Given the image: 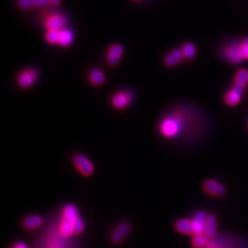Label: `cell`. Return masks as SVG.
Here are the masks:
<instances>
[{"instance_id":"cell-11","label":"cell","mask_w":248,"mask_h":248,"mask_svg":"<svg viewBox=\"0 0 248 248\" xmlns=\"http://www.w3.org/2000/svg\"><path fill=\"white\" fill-rule=\"evenodd\" d=\"M207 218H208V215L202 211H199L196 213L193 219L191 220L193 235L205 233V226H206Z\"/></svg>"},{"instance_id":"cell-22","label":"cell","mask_w":248,"mask_h":248,"mask_svg":"<svg viewBox=\"0 0 248 248\" xmlns=\"http://www.w3.org/2000/svg\"><path fill=\"white\" fill-rule=\"evenodd\" d=\"M17 7L21 10H31L36 9L34 0H17Z\"/></svg>"},{"instance_id":"cell-18","label":"cell","mask_w":248,"mask_h":248,"mask_svg":"<svg viewBox=\"0 0 248 248\" xmlns=\"http://www.w3.org/2000/svg\"><path fill=\"white\" fill-rule=\"evenodd\" d=\"M210 237L207 236L205 233L203 234H197L193 235V238L191 241L192 247L195 248H206L210 244Z\"/></svg>"},{"instance_id":"cell-13","label":"cell","mask_w":248,"mask_h":248,"mask_svg":"<svg viewBox=\"0 0 248 248\" xmlns=\"http://www.w3.org/2000/svg\"><path fill=\"white\" fill-rule=\"evenodd\" d=\"M44 224V219L40 215L31 214L25 217L22 221V227L27 231L39 229Z\"/></svg>"},{"instance_id":"cell-5","label":"cell","mask_w":248,"mask_h":248,"mask_svg":"<svg viewBox=\"0 0 248 248\" xmlns=\"http://www.w3.org/2000/svg\"><path fill=\"white\" fill-rule=\"evenodd\" d=\"M132 232V224L129 222H123L119 223L112 231L110 234V241L113 245L120 246L124 243Z\"/></svg>"},{"instance_id":"cell-6","label":"cell","mask_w":248,"mask_h":248,"mask_svg":"<svg viewBox=\"0 0 248 248\" xmlns=\"http://www.w3.org/2000/svg\"><path fill=\"white\" fill-rule=\"evenodd\" d=\"M222 55L228 62L232 63H239L244 60L242 52L240 49V44L231 43L222 49Z\"/></svg>"},{"instance_id":"cell-1","label":"cell","mask_w":248,"mask_h":248,"mask_svg":"<svg viewBox=\"0 0 248 248\" xmlns=\"http://www.w3.org/2000/svg\"><path fill=\"white\" fill-rule=\"evenodd\" d=\"M42 22L46 31H61L67 27L68 16L63 12L49 11L43 14Z\"/></svg>"},{"instance_id":"cell-21","label":"cell","mask_w":248,"mask_h":248,"mask_svg":"<svg viewBox=\"0 0 248 248\" xmlns=\"http://www.w3.org/2000/svg\"><path fill=\"white\" fill-rule=\"evenodd\" d=\"M59 31H46L45 33V42L50 45H58V39H59Z\"/></svg>"},{"instance_id":"cell-17","label":"cell","mask_w":248,"mask_h":248,"mask_svg":"<svg viewBox=\"0 0 248 248\" xmlns=\"http://www.w3.org/2000/svg\"><path fill=\"white\" fill-rule=\"evenodd\" d=\"M217 230V220L213 215H208L206 226H205V234L209 237H213Z\"/></svg>"},{"instance_id":"cell-2","label":"cell","mask_w":248,"mask_h":248,"mask_svg":"<svg viewBox=\"0 0 248 248\" xmlns=\"http://www.w3.org/2000/svg\"><path fill=\"white\" fill-rule=\"evenodd\" d=\"M134 93L130 89L116 91L110 98V104L116 110H124L133 103Z\"/></svg>"},{"instance_id":"cell-23","label":"cell","mask_w":248,"mask_h":248,"mask_svg":"<svg viewBox=\"0 0 248 248\" xmlns=\"http://www.w3.org/2000/svg\"><path fill=\"white\" fill-rule=\"evenodd\" d=\"M85 222L83 220L82 217L78 218V220L75 222L74 224V232H75V235H79L82 234L85 231Z\"/></svg>"},{"instance_id":"cell-19","label":"cell","mask_w":248,"mask_h":248,"mask_svg":"<svg viewBox=\"0 0 248 248\" xmlns=\"http://www.w3.org/2000/svg\"><path fill=\"white\" fill-rule=\"evenodd\" d=\"M182 53L186 60H191L195 57L196 47L192 43H186L182 47Z\"/></svg>"},{"instance_id":"cell-8","label":"cell","mask_w":248,"mask_h":248,"mask_svg":"<svg viewBox=\"0 0 248 248\" xmlns=\"http://www.w3.org/2000/svg\"><path fill=\"white\" fill-rule=\"evenodd\" d=\"M45 248H69L66 239L62 238L57 229L50 231L45 238Z\"/></svg>"},{"instance_id":"cell-12","label":"cell","mask_w":248,"mask_h":248,"mask_svg":"<svg viewBox=\"0 0 248 248\" xmlns=\"http://www.w3.org/2000/svg\"><path fill=\"white\" fill-rule=\"evenodd\" d=\"M244 90H245V87L234 85V87L225 95V97H224L225 103L229 106L237 105L241 101V98L244 93Z\"/></svg>"},{"instance_id":"cell-26","label":"cell","mask_w":248,"mask_h":248,"mask_svg":"<svg viewBox=\"0 0 248 248\" xmlns=\"http://www.w3.org/2000/svg\"><path fill=\"white\" fill-rule=\"evenodd\" d=\"M49 1H50L51 6L54 7V8L59 7L61 5V3H62V0H49Z\"/></svg>"},{"instance_id":"cell-9","label":"cell","mask_w":248,"mask_h":248,"mask_svg":"<svg viewBox=\"0 0 248 248\" xmlns=\"http://www.w3.org/2000/svg\"><path fill=\"white\" fill-rule=\"evenodd\" d=\"M203 189L206 193L217 197L224 195L226 191L222 183L215 179H207L203 183Z\"/></svg>"},{"instance_id":"cell-25","label":"cell","mask_w":248,"mask_h":248,"mask_svg":"<svg viewBox=\"0 0 248 248\" xmlns=\"http://www.w3.org/2000/svg\"><path fill=\"white\" fill-rule=\"evenodd\" d=\"M12 248H30L26 243L24 242H17L16 244H14Z\"/></svg>"},{"instance_id":"cell-3","label":"cell","mask_w":248,"mask_h":248,"mask_svg":"<svg viewBox=\"0 0 248 248\" xmlns=\"http://www.w3.org/2000/svg\"><path fill=\"white\" fill-rule=\"evenodd\" d=\"M40 78V72L37 68L29 67L23 69L18 74L17 77V85L21 89H31L36 83L38 82Z\"/></svg>"},{"instance_id":"cell-24","label":"cell","mask_w":248,"mask_h":248,"mask_svg":"<svg viewBox=\"0 0 248 248\" xmlns=\"http://www.w3.org/2000/svg\"><path fill=\"white\" fill-rule=\"evenodd\" d=\"M240 49L242 52V55L244 60L248 59V38H246L243 42L240 43Z\"/></svg>"},{"instance_id":"cell-16","label":"cell","mask_w":248,"mask_h":248,"mask_svg":"<svg viewBox=\"0 0 248 248\" xmlns=\"http://www.w3.org/2000/svg\"><path fill=\"white\" fill-rule=\"evenodd\" d=\"M89 80L90 84L94 87H101L105 84L106 76L104 72L98 68H95L89 72Z\"/></svg>"},{"instance_id":"cell-15","label":"cell","mask_w":248,"mask_h":248,"mask_svg":"<svg viewBox=\"0 0 248 248\" xmlns=\"http://www.w3.org/2000/svg\"><path fill=\"white\" fill-rule=\"evenodd\" d=\"M175 230L181 234L186 235H193V229H192V222L189 219H179L174 224Z\"/></svg>"},{"instance_id":"cell-10","label":"cell","mask_w":248,"mask_h":248,"mask_svg":"<svg viewBox=\"0 0 248 248\" xmlns=\"http://www.w3.org/2000/svg\"><path fill=\"white\" fill-rule=\"evenodd\" d=\"M185 59L181 49H174L167 53L163 58V63L166 67H174Z\"/></svg>"},{"instance_id":"cell-20","label":"cell","mask_w":248,"mask_h":248,"mask_svg":"<svg viewBox=\"0 0 248 248\" xmlns=\"http://www.w3.org/2000/svg\"><path fill=\"white\" fill-rule=\"evenodd\" d=\"M248 83V71L246 69H242L237 72L235 76V85L241 86V87H246V85Z\"/></svg>"},{"instance_id":"cell-14","label":"cell","mask_w":248,"mask_h":248,"mask_svg":"<svg viewBox=\"0 0 248 248\" xmlns=\"http://www.w3.org/2000/svg\"><path fill=\"white\" fill-rule=\"evenodd\" d=\"M75 40V32L74 31L66 27L59 31V39H58V46L66 48L73 45Z\"/></svg>"},{"instance_id":"cell-7","label":"cell","mask_w":248,"mask_h":248,"mask_svg":"<svg viewBox=\"0 0 248 248\" xmlns=\"http://www.w3.org/2000/svg\"><path fill=\"white\" fill-rule=\"evenodd\" d=\"M124 53V49L123 45H119V44L109 45V47L107 50V64L110 67H115L119 64Z\"/></svg>"},{"instance_id":"cell-4","label":"cell","mask_w":248,"mask_h":248,"mask_svg":"<svg viewBox=\"0 0 248 248\" xmlns=\"http://www.w3.org/2000/svg\"><path fill=\"white\" fill-rule=\"evenodd\" d=\"M73 164L83 177H91L95 172V167L91 160L83 154H77L73 157Z\"/></svg>"}]
</instances>
